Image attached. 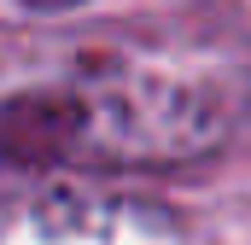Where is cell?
Listing matches in <instances>:
<instances>
[{"label":"cell","instance_id":"cell-1","mask_svg":"<svg viewBox=\"0 0 251 245\" xmlns=\"http://www.w3.org/2000/svg\"><path fill=\"white\" fill-rule=\"evenodd\" d=\"M240 70L187 47H105L18 88L0 105V152L29 164L140 170L222 146L240 117Z\"/></svg>","mask_w":251,"mask_h":245},{"label":"cell","instance_id":"cell-2","mask_svg":"<svg viewBox=\"0 0 251 245\" xmlns=\"http://www.w3.org/2000/svg\"><path fill=\"white\" fill-rule=\"evenodd\" d=\"M0 245H187V234L140 198L111 193H6Z\"/></svg>","mask_w":251,"mask_h":245},{"label":"cell","instance_id":"cell-3","mask_svg":"<svg viewBox=\"0 0 251 245\" xmlns=\"http://www.w3.org/2000/svg\"><path fill=\"white\" fill-rule=\"evenodd\" d=\"M29 6H41V12H64V6H82V0H29Z\"/></svg>","mask_w":251,"mask_h":245}]
</instances>
